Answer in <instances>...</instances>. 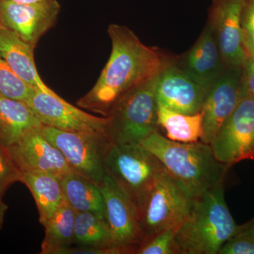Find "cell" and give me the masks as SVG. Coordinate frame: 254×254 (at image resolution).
<instances>
[{
  "label": "cell",
  "mask_w": 254,
  "mask_h": 254,
  "mask_svg": "<svg viewBox=\"0 0 254 254\" xmlns=\"http://www.w3.org/2000/svg\"><path fill=\"white\" fill-rule=\"evenodd\" d=\"M141 144L161 162L165 170L194 199L224 184L230 168L217 160L210 144L201 141H174L156 131Z\"/></svg>",
  "instance_id": "obj_2"
},
{
  "label": "cell",
  "mask_w": 254,
  "mask_h": 254,
  "mask_svg": "<svg viewBox=\"0 0 254 254\" xmlns=\"http://www.w3.org/2000/svg\"><path fill=\"white\" fill-rule=\"evenodd\" d=\"M194 198L166 171L154 185L138 209L145 241L170 228H177L188 216Z\"/></svg>",
  "instance_id": "obj_6"
},
{
  "label": "cell",
  "mask_w": 254,
  "mask_h": 254,
  "mask_svg": "<svg viewBox=\"0 0 254 254\" xmlns=\"http://www.w3.org/2000/svg\"><path fill=\"white\" fill-rule=\"evenodd\" d=\"M35 47L21 39L14 32L0 26V56L16 75L35 89L50 92L37 71Z\"/></svg>",
  "instance_id": "obj_17"
},
{
  "label": "cell",
  "mask_w": 254,
  "mask_h": 254,
  "mask_svg": "<svg viewBox=\"0 0 254 254\" xmlns=\"http://www.w3.org/2000/svg\"><path fill=\"white\" fill-rule=\"evenodd\" d=\"M20 182L26 185L36 201L40 223L46 226L64 200L61 180L38 172H21Z\"/></svg>",
  "instance_id": "obj_19"
},
{
  "label": "cell",
  "mask_w": 254,
  "mask_h": 254,
  "mask_svg": "<svg viewBox=\"0 0 254 254\" xmlns=\"http://www.w3.org/2000/svg\"><path fill=\"white\" fill-rule=\"evenodd\" d=\"M210 145L217 160L229 168L242 160H254L253 97L245 93Z\"/></svg>",
  "instance_id": "obj_9"
},
{
  "label": "cell",
  "mask_w": 254,
  "mask_h": 254,
  "mask_svg": "<svg viewBox=\"0 0 254 254\" xmlns=\"http://www.w3.org/2000/svg\"><path fill=\"white\" fill-rule=\"evenodd\" d=\"M242 68L227 66L209 89L200 111L203 116L200 141L203 143L210 144L220 127L245 96Z\"/></svg>",
  "instance_id": "obj_11"
},
{
  "label": "cell",
  "mask_w": 254,
  "mask_h": 254,
  "mask_svg": "<svg viewBox=\"0 0 254 254\" xmlns=\"http://www.w3.org/2000/svg\"><path fill=\"white\" fill-rule=\"evenodd\" d=\"M64 198L76 212H89L106 219L104 198L98 185L75 171L61 179Z\"/></svg>",
  "instance_id": "obj_20"
},
{
  "label": "cell",
  "mask_w": 254,
  "mask_h": 254,
  "mask_svg": "<svg viewBox=\"0 0 254 254\" xmlns=\"http://www.w3.org/2000/svg\"><path fill=\"white\" fill-rule=\"evenodd\" d=\"M60 8L57 0L33 4L0 0V26L36 48L41 37L54 26Z\"/></svg>",
  "instance_id": "obj_13"
},
{
  "label": "cell",
  "mask_w": 254,
  "mask_h": 254,
  "mask_svg": "<svg viewBox=\"0 0 254 254\" xmlns=\"http://www.w3.org/2000/svg\"><path fill=\"white\" fill-rule=\"evenodd\" d=\"M210 88L190 76L173 60L159 75L155 88L157 103L185 115L200 113Z\"/></svg>",
  "instance_id": "obj_14"
},
{
  "label": "cell",
  "mask_w": 254,
  "mask_h": 254,
  "mask_svg": "<svg viewBox=\"0 0 254 254\" xmlns=\"http://www.w3.org/2000/svg\"><path fill=\"white\" fill-rule=\"evenodd\" d=\"M115 254H136L145 241L136 205L107 172L99 185Z\"/></svg>",
  "instance_id": "obj_8"
},
{
  "label": "cell",
  "mask_w": 254,
  "mask_h": 254,
  "mask_svg": "<svg viewBox=\"0 0 254 254\" xmlns=\"http://www.w3.org/2000/svg\"><path fill=\"white\" fill-rule=\"evenodd\" d=\"M8 210V205L2 200V197L0 195V230L4 225L5 215Z\"/></svg>",
  "instance_id": "obj_31"
},
{
  "label": "cell",
  "mask_w": 254,
  "mask_h": 254,
  "mask_svg": "<svg viewBox=\"0 0 254 254\" xmlns=\"http://www.w3.org/2000/svg\"><path fill=\"white\" fill-rule=\"evenodd\" d=\"M247 0H212L208 25L225 65L242 68L248 59L242 36V11Z\"/></svg>",
  "instance_id": "obj_12"
},
{
  "label": "cell",
  "mask_w": 254,
  "mask_h": 254,
  "mask_svg": "<svg viewBox=\"0 0 254 254\" xmlns=\"http://www.w3.org/2000/svg\"><path fill=\"white\" fill-rule=\"evenodd\" d=\"M4 1H12L19 4H33V3L41 2L46 0H4Z\"/></svg>",
  "instance_id": "obj_32"
},
{
  "label": "cell",
  "mask_w": 254,
  "mask_h": 254,
  "mask_svg": "<svg viewBox=\"0 0 254 254\" xmlns=\"http://www.w3.org/2000/svg\"><path fill=\"white\" fill-rule=\"evenodd\" d=\"M26 103L43 126L66 131L105 133L108 118L86 113L68 103L55 91L34 89Z\"/></svg>",
  "instance_id": "obj_10"
},
{
  "label": "cell",
  "mask_w": 254,
  "mask_h": 254,
  "mask_svg": "<svg viewBox=\"0 0 254 254\" xmlns=\"http://www.w3.org/2000/svg\"><path fill=\"white\" fill-rule=\"evenodd\" d=\"M105 166L107 172L131 198L137 210L165 170L161 162L138 143L111 144Z\"/></svg>",
  "instance_id": "obj_5"
},
{
  "label": "cell",
  "mask_w": 254,
  "mask_h": 254,
  "mask_svg": "<svg viewBox=\"0 0 254 254\" xmlns=\"http://www.w3.org/2000/svg\"><path fill=\"white\" fill-rule=\"evenodd\" d=\"M176 63L195 81L208 88L213 86L227 67L208 24L195 44Z\"/></svg>",
  "instance_id": "obj_16"
},
{
  "label": "cell",
  "mask_w": 254,
  "mask_h": 254,
  "mask_svg": "<svg viewBox=\"0 0 254 254\" xmlns=\"http://www.w3.org/2000/svg\"><path fill=\"white\" fill-rule=\"evenodd\" d=\"M42 131L76 173L99 185L107 173L105 159L111 145L104 133L66 131L47 126L42 127Z\"/></svg>",
  "instance_id": "obj_7"
},
{
  "label": "cell",
  "mask_w": 254,
  "mask_h": 254,
  "mask_svg": "<svg viewBox=\"0 0 254 254\" xmlns=\"http://www.w3.org/2000/svg\"><path fill=\"white\" fill-rule=\"evenodd\" d=\"M242 82L246 94L254 98V58H248L244 64Z\"/></svg>",
  "instance_id": "obj_29"
},
{
  "label": "cell",
  "mask_w": 254,
  "mask_h": 254,
  "mask_svg": "<svg viewBox=\"0 0 254 254\" xmlns=\"http://www.w3.org/2000/svg\"><path fill=\"white\" fill-rule=\"evenodd\" d=\"M76 212L64 198L59 208L45 226L41 254H62L74 245Z\"/></svg>",
  "instance_id": "obj_21"
},
{
  "label": "cell",
  "mask_w": 254,
  "mask_h": 254,
  "mask_svg": "<svg viewBox=\"0 0 254 254\" xmlns=\"http://www.w3.org/2000/svg\"><path fill=\"white\" fill-rule=\"evenodd\" d=\"M159 75L130 90L113 105L105 130L112 145L141 144L158 131L155 88Z\"/></svg>",
  "instance_id": "obj_4"
},
{
  "label": "cell",
  "mask_w": 254,
  "mask_h": 254,
  "mask_svg": "<svg viewBox=\"0 0 254 254\" xmlns=\"http://www.w3.org/2000/svg\"><path fill=\"white\" fill-rule=\"evenodd\" d=\"M111 54L91 91L77 101L79 108L106 118L123 95L162 72L174 59L143 44L127 26L110 24Z\"/></svg>",
  "instance_id": "obj_1"
},
{
  "label": "cell",
  "mask_w": 254,
  "mask_h": 254,
  "mask_svg": "<svg viewBox=\"0 0 254 254\" xmlns=\"http://www.w3.org/2000/svg\"><path fill=\"white\" fill-rule=\"evenodd\" d=\"M225 199L224 184L195 198L188 216L177 227L179 254H218L240 232Z\"/></svg>",
  "instance_id": "obj_3"
},
{
  "label": "cell",
  "mask_w": 254,
  "mask_h": 254,
  "mask_svg": "<svg viewBox=\"0 0 254 254\" xmlns=\"http://www.w3.org/2000/svg\"><path fill=\"white\" fill-rule=\"evenodd\" d=\"M238 234L254 241V218L248 223L240 225V230Z\"/></svg>",
  "instance_id": "obj_30"
},
{
  "label": "cell",
  "mask_w": 254,
  "mask_h": 254,
  "mask_svg": "<svg viewBox=\"0 0 254 254\" xmlns=\"http://www.w3.org/2000/svg\"><path fill=\"white\" fill-rule=\"evenodd\" d=\"M43 126L26 103L0 95V144L9 148L27 132Z\"/></svg>",
  "instance_id": "obj_18"
},
{
  "label": "cell",
  "mask_w": 254,
  "mask_h": 254,
  "mask_svg": "<svg viewBox=\"0 0 254 254\" xmlns=\"http://www.w3.org/2000/svg\"><path fill=\"white\" fill-rule=\"evenodd\" d=\"M177 228H170L147 239L136 254H179L175 234Z\"/></svg>",
  "instance_id": "obj_25"
},
{
  "label": "cell",
  "mask_w": 254,
  "mask_h": 254,
  "mask_svg": "<svg viewBox=\"0 0 254 254\" xmlns=\"http://www.w3.org/2000/svg\"><path fill=\"white\" fill-rule=\"evenodd\" d=\"M218 254H254V241L237 234L224 244Z\"/></svg>",
  "instance_id": "obj_28"
},
{
  "label": "cell",
  "mask_w": 254,
  "mask_h": 254,
  "mask_svg": "<svg viewBox=\"0 0 254 254\" xmlns=\"http://www.w3.org/2000/svg\"><path fill=\"white\" fill-rule=\"evenodd\" d=\"M241 28L246 53L249 58H254V0L246 1L242 11Z\"/></svg>",
  "instance_id": "obj_27"
},
{
  "label": "cell",
  "mask_w": 254,
  "mask_h": 254,
  "mask_svg": "<svg viewBox=\"0 0 254 254\" xmlns=\"http://www.w3.org/2000/svg\"><path fill=\"white\" fill-rule=\"evenodd\" d=\"M34 89L18 77L0 56V95L26 103Z\"/></svg>",
  "instance_id": "obj_24"
},
{
  "label": "cell",
  "mask_w": 254,
  "mask_h": 254,
  "mask_svg": "<svg viewBox=\"0 0 254 254\" xmlns=\"http://www.w3.org/2000/svg\"><path fill=\"white\" fill-rule=\"evenodd\" d=\"M74 245L77 247L106 250H112V235L106 219L89 212L76 213L74 226Z\"/></svg>",
  "instance_id": "obj_23"
},
{
  "label": "cell",
  "mask_w": 254,
  "mask_h": 254,
  "mask_svg": "<svg viewBox=\"0 0 254 254\" xmlns=\"http://www.w3.org/2000/svg\"><path fill=\"white\" fill-rule=\"evenodd\" d=\"M159 127L165 130L167 138L181 143H193L200 140L203 133L201 112L195 115H185L168 109L157 103Z\"/></svg>",
  "instance_id": "obj_22"
},
{
  "label": "cell",
  "mask_w": 254,
  "mask_h": 254,
  "mask_svg": "<svg viewBox=\"0 0 254 254\" xmlns=\"http://www.w3.org/2000/svg\"><path fill=\"white\" fill-rule=\"evenodd\" d=\"M21 171L10 153L9 148L0 144V195L4 196L11 185L21 180Z\"/></svg>",
  "instance_id": "obj_26"
},
{
  "label": "cell",
  "mask_w": 254,
  "mask_h": 254,
  "mask_svg": "<svg viewBox=\"0 0 254 254\" xmlns=\"http://www.w3.org/2000/svg\"><path fill=\"white\" fill-rule=\"evenodd\" d=\"M8 148L21 172L48 173L61 180L74 171L60 150L47 139L42 127L27 132Z\"/></svg>",
  "instance_id": "obj_15"
}]
</instances>
